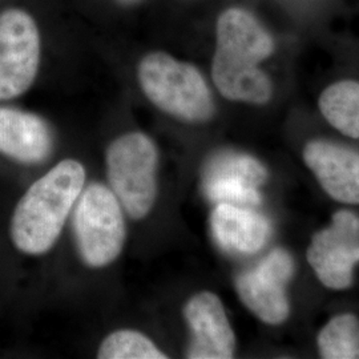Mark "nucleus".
Segmentation results:
<instances>
[{
  "label": "nucleus",
  "mask_w": 359,
  "mask_h": 359,
  "mask_svg": "<svg viewBox=\"0 0 359 359\" xmlns=\"http://www.w3.org/2000/svg\"><path fill=\"white\" fill-rule=\"evenodd\" d=\"M274 50L269 32L243 8H229L217 22V50L212 77L221 95L233 102L268 103L273 93L269 77L258 68Z\"/></svg>",
  "instance_id": "obj_1"
},
{
  "label": "nucleus",
  "mask_w": 359,
  "mask_h": 359,
  "mask_svg": "<svg viewBox=\"0 0 359 359\" xmlns=\"http://www.w3.org/2000/svg\"><path fill=\"white\" fill-rule=\"evenodd\" d=\"M86 176L81 163L67 158L28 188L11 218V240L19 252L40 256L51 250L83 192Z\"/></svg>",
  "instance_id": "obj_2"
},
{
  "label": "nucleus",
  "mask_w": 359,
  "mask_h": 359,
  "mask_svg": "<svg viewBox=\"0 0 359 359\" xmlns=\"http://www.w3.org/2000/svg\"><path fill=\"white\" fill-rule=\"evenodd\" d=\"M145 96L164 111L188 123H204L215 114L212 92L201 72L164 52L147 55L139 65Z\"/></svg>",
  "instance_id": "obj_3"
},
{
  "label": "nucleus",
  "mask_w": 359,
  "mask_h": 359,
  "mask_svg": "<svg viewBox=\"0 0 359 359\" xmlns=\"http://www.w3.org/2000/svg\"><path fill=\"white\" fill-rule=\"evenodd\" d=\"M158 152L147 135L120 136L107 151V175L120 204L135 219L147 217L157 197Z\"/></svg>",
  "instance_id": "obj_4"
},
{
  "label": "nucleus",
  "mask_w": 359,
  "mask_h": 359,
  "mask_svg": "<svg viewBox=\"0 0 359 359\" xmlns=\"http://www.w3.org/2000/svg\"><path fill=\"white\" fill-rule=\"evenodd\" d=\"M74 231L81 259L102 269L121 255L127 229L121 204L115 193L102 184H92L80 194L74 213Z\"/></svg>",
  "instance_id": "obj_5"
},
{
  "label": "nucleus",
  "mask_w": 359,
  "mask_h": 359,
  "mask_svg": "<svg viewBox=\"0 0 359 359\" xmlns=\"http://www.w3.org/2000/svg\"><path fill=\"white\" fill-rule=\"evenodd\" d=\"M40 63V35L34 18L20 8L0 13V102L31 88Z\"/></svg>",
  "instance_id": "obj_6"
},
{
  "label": "nucleus",
  "mask_w": 359,
  "mask_h": 359,
  "mask_svg": "<svg viewBox=\"0 0 359 359\" xmlns=\"http://www.w3.org/2000/svg\"><path fill=\"white\" fill-rule=\"evenodd\" d=\"M308 259L325 286L348 287L359 262V218L347 210L335 213L333 224L313 237Z\"/></svg>",
  "instance_id": "obj_7"
},
{
  "label": "nucleus",
  "mask_w": 359,
  "mask_h": 359,
  "mask_svg": "<svg viewBox=\"0 0 359 359\" xmlns=\"http://www.w3.org/2000/svg\"><path fill=\"white\" fill-rule=\"evenodd\" d=\"M294 271L293 259L283 249L270 252L255 269L244 271L236 280V289L245 306L261 321L278 325L289 316L285 285Z\"/></svg>",
  "instance_id": "obj_8"
},
{
  "label": "nucleus",
  "mask_w": 359,
  "mask_h": 359,
  "mask_svg": "<svg viewBox=\"0 0 359 359\" xmlns=\"http://www.w3.org/2000/svg\"><path fill=\"white\" fill-rule=\"evenodd\" d=\"M184 317L192 333L188 358H233L236 337L217 295L210 292L193 295L184 308Z\"/></svg>",
  "instance_id": "obj_9"
},
{
  "label": "nucleus",
  "mask_w": 359,
  "mask_h": 359,
  "mask_svg": "<svg viewBox=\"0 0 359 359\" xmlns=\"http://www.w3.org/2000/svg\"><path fill=\"white\" fill-rule=\"evenodd\" d=\"M304 160L334 200L359 204V154L325 142H309Z\"/></svg>",
  "instance_id": "obj_10"
},
{
  "label": "nucleus",
  "mask_w": 359,
  "mask_h": 359,
  "mask_svg": "<svg viewBox=\"0 0 359 359\" xmlns=\"http://www.w3.org/2000/svg\"><path fill=\"white\" fill-rule=\"evenodd\" d=\"M53 137L48 124L35 114L0 107V154L23 164L50 157Z\"/></svg>",
  "instance_id": "obj_11"
},
{
  "label": "nucleus",
  "mask_w": 359,
  "mask_h": 359,
  "mask_svg": "<svg viewBox=\"0 0 359 359\" xmlns=\"http://www.w3.org/2000/svg\"><path fill=\"white\" fill-rule=\"evenodd\" d=\"M212 231L225 250L255 255L269 240V221L248 206L217 204L210 216Z\"/></svg>",
  "instance_id": "obj_12"
},
{
  "label": "nucleus",
  "mask_w": 359,
  "mask_h": 359,
  "mask_svg": "<svg viewBox=\"0 0 359 359\" xmlns=\"http://www.w3.org/2000/svg\"><path fill=\"white\" fill-rule=\"evenodd\" d=\"M320 109L325 118L348 137L359 139V83L338 81L322 92Z\"/></svg>",
  "instance_id": "obj_13"
},
{
  "label": "nucleus",
  "mask_w": 359,
  "mask_h": 359,
  "mask_svg": "<svg viewBox=\"0 0 359 359\" xmlns=\"http://www.w3.org/2000/svg\"><path fill=\"white\" fill-rule=\"evenodd\" d=\"M322 358L359 359V320L341 314L329 322L318 335Z\"/></svg>",
  "instance_id": "obj_14"
},
{
  "label": "nucleus",
  "mask_w": 359,
  "mask_h": 359,
  "mask_svg": "<svg viewBox=\"0 0 359 359\" xmlns=\"http://www.w3.org/2000/svg\"><path fill=\"white\" fill-rule=\"evenodd\" d=\"M204 179H229L243 181L258 188L268 179L265 167L252 156L224 152L213 156L206 164Z\"/></svg>",
  "instance_id": "obj_15"
},
{
  "label": "nucleus",
  "mask_w": 359,
  "mask_h": 359,
  "mask_svg": "<svg viewBox=\"0 0 359 359\" xmlns=\"http://www.w3.org/2000/svg\"><path fill=\"white\" fill-rule=\"evenodd\" d=\"M100 359H165L167 354L137 330H117L107 335L99 347Z\"/></svg>",
  "instance_id": "obj_16"
},
{
  "label": "nucleus",
  "mask_w": 359,
  "mask_h": 359,
  "mask_svg": "<svg viewBox=\"0 0 359 359\" xmlns=\"http://www.w3.org/2000/svg\"><path fill=\"white\" fill-rule=\"evenodd\" d=\"M205 193L209 200L216 204L253 208L261 203V196L256 187L237 180H208L205 181Z\"/></svg>",
  "instance_id": "obj_17"
},
{
  "label": "nucleus",
  "mask_w": 359,
  "mask_h": 359,
  "mask_svg": "<svg viewBox=\"0 0 359 359\" xmlns=\"http://www.w3.org/2000/svg\"><path fill=\"white\" fill-rule=\"evenodd\" d=\"M121 1H135V0H121Z\"/></svg>",
  "instance_id": "obj_18"
}]
</instances>
